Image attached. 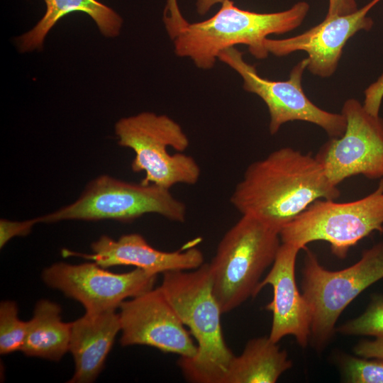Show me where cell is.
<instances>
[{"label": "cell", "instance_id": "52a82bcc", "mask_svg": "<svg viewBox=\"0 0 383 383\" xmlns=\"http://www.w3.org/2000/svg\"><path fill=\"white\" fill-rule=\"evenodd\" d=\"M147 213L182 223L186 220L187 206L168 189L127 182L104 174L91 181L74 202L38 219L39 223L68 220L129 222Z\"/></svg>", "mask_w": 383, "mask_h": 383}, {"label": "cell", "instance_id": "44dd1931", "mask_svg": "<svg viewBox=\"0 0 383 383\" xmlns=\"http://www.w3.org/2000/svg\"><path fill=\"white\" fill-rule=\"evenodd\" d=\"M339 333L347 335H383V296L375 294L366 311L339 326Z\"/></svg>", "mask_w": 383, "mask_h": 383}, {"label": "cell", "instance_id": "484cf974", "mask_svg": "<svg viewBox=\"0 0 383 383\" xmlns=\"http://www.w3.org/2000/svg\"><path fill=\"white\" fill-rule=\"evenodd\" d=\"M354 353L363 358L383 359V335L360 342L354 347Z\"/></svg>", "mask_w": 383, "mask_h": 383}, {"label": "cell", "instance_id": "5b68a950", "mask_svg": "<svg viewBox=\"0 0 383 383\" xmlns=\"http://www.w3.org/2000/svg\"><path fill=\"white\" fill-rule=\"evenodd\" d=\"M118 143L131 149V168L144 172L141 181L170 189L178 184L198 182L201 168L196 160L183 153L189 140L181 126L166 115L142 112L122 118L115 126Z\"/></svg>", "mask_w": 383, "mask_h": 383}, {"label": "cell", "instance_id": "5bb4252c", "mask_svg": "<svg viewBox=\"0 0 383 383\" xmlns=\"http://www.w3.org/2000/svg\"><path fill=\"white\" fill-rule=\"evenodd\" d=\"M299 250L296 245L282 243L257 292L268 284L273 289V298L265 306L272 314L269 338L278 343L284 337L292 335L299 345L306 348L310 341L311 318L308 304L296 282L295 265Z\"/></svg>", "mask_w": 383, "mask_h": 383}, {"label": "cell", "instance_id": "6da1fadb", "mask_svg": "<svg viewBox=\"0 0 383 383\" xmlns=\"http://www.w3.org/2000/svg\"><path fill=\"white\" fill-rule=\"evenodd\" d=\"M340 196L316 156L284 147L248 166L231 203L279 232L316 201Z\"/></svg>", "mask_w": 383, "mask_h": 383}, {"label": "cell", "instance_id": "e0dca14e", "mask_svg": "<svg viewBox=\"0 0 383 383\" xmlns=\"http://www.w3.org/2000/svg\"><path fill=\"white\" fill-rule=\"evenodd\" d=\"M46 11L43 17L29 31L18 37L16 44L22 52L40 50L50 29L63 16L74 11L88 14L106 37L119 34L123 20L112 9L96 0H43Z\"/></svg>", "mask_w": 383, "mask_h": 383}, {"label": "cell", "instance_id": "9c48e42d", "mask_svg": "<svg viewBox=\"0 0 383 383\" xmlns=\"http://www.w3.org/2000/svg\"><path fill=\"white\" fill-rule=\"evenodd\" d=\"M243 53L235 47L222 50L218 59L237 72L243 79V88L260 96L270 113L269 130L272 135L287 122L302 121L323 128L331 138L341 136L346 122L342 113H331L315 105L306 96L301 86L308 57L295 65L286 81H273L260 76L255 67L247 63Z\"/></svg>", "mask_w": 383, "mask_h": 383}, {"label": "cell", "instance_id": "7a4b0ae2", "mask_svg": "<svg viewBox=\"0 0 383 383\" xmlns=\"http://www.w3.org/2000/svg\"><path fill=\"white\" fill-rule=\"evenodd\" d=\"M162 274L160 289L196 340V355L177 362L183 375L191 382L221 383L234 355L223 338L209 263Z\"/></svg>", "mask_w": 383, "mask_h": 383}, {"label": "cell", "instance_id": "ac0fdd59", "mask_svg": "<svg viewBox=\"0 0 383 383\" xmlns=\"http://www.w3.org/2000/svg\"><path fill=\"white\" fill-rule=\"evenodd\" d=\"M292 367L286 350L268 337L250 340L233 357L221 383H274Z\"/></svg>", "mask_w": 383, "mask_h": 383}, {"label": "cell", "instance_id": "8992f818", "mask_svg": "<svg viewBox=\"0 0 383 383\" xmlns=\"http://www.w3.org/2000/svg\"><path fill=\"white\" fill-rule=\"evenodd\" d=\"M304 250L301 289L311 313L310 340L316 350H322L344 309L383 278V242L365 250L356 263L338 271L325 269L312 251Z\"/></svg>", "mask_w": 383, "mask_h": 383}, {"label": "cell", "instance_id": "30bf717a", "mask_svg": "<svg viewBox=\"0 0 383 383\" xmlns=\"http://www.w3.org/2000/svg\"><path fill=\"white\" fill-rule=\"evenodd\" d=\"M341 113L346 122L344 133L326 142L315 155L328 178L337 187L357 175L382 179L383 119L355 99L345 101Z\"/></svg>", "mask_w": 383, "mask_h": 383}, {"label": "cell", "instance_id": "d4e9b609", "mask_svg": "<svg viewBox=\"0 0 383 383\" xmlns=\"http://www.w3.org/2000/svg\"><path fill=\"white\" fill-rule=\"evenodd\" d=\"M383 97V74L365 91L364 108L374 116H379V109Z\"/></svg>", "mask_w": 383, "mask_h": 383}, {"label": "cell", "instance_id": "603a6c76", "mask_svg": "<svg viewBox=\"0 0 383 383\" xmlns=\"http://www.w3.org/2000/svg\"><path fill=\"white\" fill-rule=\"evenodd\" d=\"M38 218L23 221H10L5 218L0 220V248H2L11 238L16 236L28 235L36 223Z\"/></svg>", "mask_w": 383, "mask_h": 383}, {"label": "cell", "instance_id": "7c38bea8", "mask_svg": "<svg viewBox=\"0 0 383 383\" xmlns=\"http://www.w3.org/2000/svg\"><path fill=\"white\" fill-rule=\"evenodd\" d=\"M119 309L122 346L146 345L185 358L196 355L190 332L160 287L124 301Z\"/></svg>", "mask_w": 383, "mask_h": 383}, {"label": "cell", "instance_id": "3957f363", "mask_svg": "<svg viewBox=\"0 0 383 383\" xmlns=\"http://www.w3.org/2000/svg\"><path fill=\"white\" fill-rule=\"evenodd\" d=\"M309 5L299 1L290 9L275 13H256L243 10L231 0H223L218 11L205 21L188 23L172 40L179 57L190 58L201 69L212 68L220 52L243 44L257 59L269 52L264 40L270 34H283L303 22Z\"/></svg>", "mask_w": 383, "mask_h": 383}, {"label": "cell", "instance_id": "4316f807", "mask_svg": "<svg viewBox=\"0 0 383 383\" xmlns=\"http://www.w3.org/2000/svg\"><path fill=\"white\" fill-rule=\"evenodd\" d=\"M357 10L356 0H328V12L325 18L347 15Z\"/></svg>", "mask_w": 383, "mask_h": 383}, {"label": "cell", "instance_id": "277c9868", "mask_svg": "<svg viewBox=\"0 0 383 383\" xmlns=\"http://www.w3.org/2000/svg\"><path fill=\"white\" fill-rule=\"evenodd\" d=\"M281 243L278 231L250 215H242L226 231L209 263L222 313L258 294L261 277L273 264Z\"/></svg>", "mask_w": 383, "mask_h": 383}, {"label": "cell", "instance_id": "7402d4cb", "mask_svg": "<svg viewBox=\"0 0 383 383\" xmlns=\"http://www.w3.org/2000/svg\"><path fill=\"white\" fill-rule=\"evenodd\" d=\"M341 367L347 382L383 383V359L346 356Z\"/></svg>", "mask_w": 383, "mask_h": 383}, {"label": "cell", "instance_id": "2e32d148", "mask_svg": "<svg viewBox=\"0 0 383 383\" xmlns=\"http://www.w3.org/2000/svg\"><path fill=\"white\" fill-rule=\"evenodd\" d=\"M120 331V316L116 311L86 313L72 322L69 351L75 369L69 382L90 383L96 379Z\"/></svg>", "mask_w": 383, "mask_h": 383}, {"label": "cell", "instance_id": "ba28073f", "mask_svg": "<svg viewBox=\"0 0 383 383\" xmlns=\"http://www.w3.org/2000/svg\"><path fill=\"white\" fill-rule=\"evenodd\" d=\"M375 231H383V178L372 193L357 200L316 201L284 226L279 236L282 243L300 250L326 241L335 256L344 259L351 247Z\"/></svg>", "mask_w": 383, "mask_h": 383}, {"label": "cell", "instance_id": "4fadbf2b", "mask_svg": "<svg viewBox=\"0 0 383 383\" xmlns=\"http://www.w3.org/2000/svg\"><path fill=\"white\" fill-rule=\"evenodd\" d=\"M381 0H372L356 11L325 18L319 24L300 35L284 39L266 38L264 46L276 56L302 50L308 54V70L321 77L331 76L336 70L343 47L360 30H370L373 21L367 14Z\"/></svg>", "mask_w": 383, "mask_h": 383}, {"label": "cell", "instance_id": "8fae6325", "mask_svg": "<svg viewBox=\"0 0 383 383\" xmlns=\"http://www.w3.org/2000/svg\"><path fill=\"white\" fill-rule=\"evenodd\" d=\"M157 274L140 268L116 274L96 262H57L42 273L50 287L81 303L86 313L116 311L127 299L153 288Z\"/></svg>", "mask_w": 383, "mask_h": 383}, {"label": "cell", "instance_id": "ffe728a7", "mask_svg": "<svg viewBox=\"0 0 383 383\" xmlns=\"http://www.w3.org/2000/svg\"><path fill=\"white\" fill-rule=\"evenodd\" d=\"M28 328V321L18 317L16 302L4 301L0 304V353L9 354L21 350Z\"/></svg>", "mask_w": 383, "mask_h": 383}, {"label": "cell", "instance_id": "9a60e30c", "mask_svg": "<svg viewBox=\"0 0 383 383\" xmlns=\"http://www.w3.org/2000/svg\"><path fill=\"white\" fill-rule=\"evenodd\" d=\"M90 254L63 249L64 257L77 256L92 260L107 268L118 265H131L155 274L169 271L192 270L204 262L203 253L195 247L173 252H165L152 247L138 233L121 236L117 240L102 235L91 245Z\"/></svg>", "mask_w": 383, "mask_h": 383}, {"label": "cell", "instance_id": "cb8c5ba5", "mask_svg": "<svg viewBox=\"0 0 383 383\" xmlns=\"http://www.w3.org/2000/svg\"><path fill=\"white\" fill-rule=\"evenodd\" d=\"M163 21L170 36L176 35L188 24L179 11L177 0H167Z\"/></svg>", "mask_w": 383, "mask_h": 383}, {"label": "cell", "instance_id": "d6986e66", "mask_svg": "<svg viewBox=\"0 0 383 383\" xmlns=\"http://www.w3.org/2000/svg\"><path fill=\"white\" fill-rule=\"evenodd\" d=\"M61 312L50 300L37 302L21 350L25 355L59 361L69 351L72 323L63 322Z\"/></svg>", "mask_w": 383, "mask_h": 383}, {"label": "cell", "instance_id": "83f0119b", "mask_svg": "<svg viewBox=\"0 0 383 383\" xmlns=\"http://www.w3.org/2000/svg\"><path fill=\"white\" fill-rule=\"evenodd\" d=\"M223 0H198L197 10L199 13H205L213 4L221 3Z\"/></svg>", "mask_w": 383, "mask_h": 383}]
</instances>
